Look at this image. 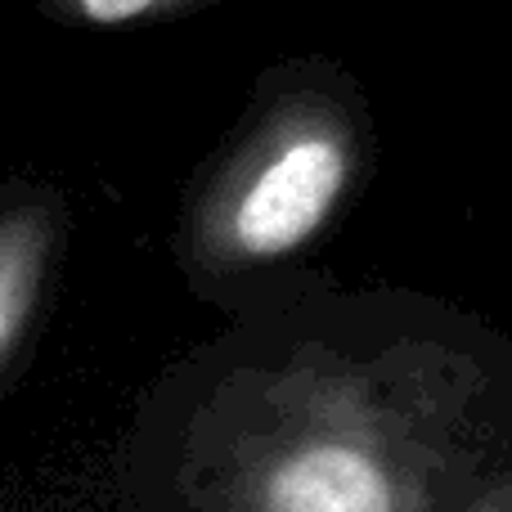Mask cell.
<instances>
[{"instance_id": "cell-1", "label": "cell", "mask_w": 512, "mask_h": 512, "mask_svg": "<svg viewBox=\"0 0 512 512\" xmlns=\"http://www.w3.org/2000/svg\"><path fill=\"white\" fill-rule=\"evenodd\" d=\"M512 441V342L472 310H405L364 346H297L252 400L239 512H459Z\"/></svg>"}, {"instance_id": "cell-4", "label": "cell", "mask_w": 512, "mask_h": 512, "mask_svg": "<svg viewBox=\"0 0 512 512\" xmlns=\"http://www.w3.org/2000/svg\"><path fill=\"white\" fill-rule=\"evenodd\" d=\"M459 512H512V441L495 459V468L477 481V490L459 504Z\"/></svg>"}, {"instance_id": "cell-5", "label": "cell", "mask_w": 512, "mask_h": 512, "mask_svg": "<svg viewBox=\"0 0 512 512\" xmlns=\"http://www.w3.org/2000/svg\"><path fill=\"white\" fill-rule=\"evenodd\" d=\"M149 5L153 0H81L86 18H95V23H126V18H140Z\"/></svg>"}, {"instance_id": "cell-2", "label": "cell", "mask_w": 512, "mask_h": 512, "mask_svg": "<svg viewBox=\"0 0 512 512\" xmlns=\"http://www.w3.org/2000/svg\"><path fill=\"white\" fill-rule=\"evenodd\" d=\"M369 117L351 90H301L207 185L194 248L212 270H265L328 234L369 171Z\"/></svg>"}, {"instance_id": "cell-3", "label": "cell", "mask_w": 512, "mask_h": 512, "mask_svg": "<svg viewBox=\"0 0 512 512\" xmlns=\"http://www.w3.org/2000/svg\"><path fill=\"white\" fill-rule=\"evenodd\" d=\"M54 239H59V216L50 203H23L0 216V369L36 315Z\"/></svg>"}]
</instances>
